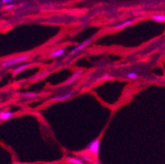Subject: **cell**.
<instances>
[{"mask_svg":"<svg viewBox=\"0 0 165 164\" xmlns=\"http://www.w3.org/2000/svg\"><path fill=\"white\" fill-rule=\"evenodd\" d=\"M92 41V39H86V41H84L82 43H81V44H79V45H77L76 48H74L71 51V52L69 53V54H68V57L70 56H72V55H74L75 53H78L79 51H81V49H83V48H85L86 47H87L90 43H91V42Z\"/></svg>","mask_w":165,"mask_h":164,"instance_id":"3","label":"cell"},{"mask_svg":"<svg viewBox=\"0 0 165 164\" xmlns=\"http://www.w3.org/2000/svg\"><path fill=\"white\" fill-rule=\"evenodd\" d=\"M104 80H113V76H109V75H107V76H105L104 77Z\"/></svg>","mask_w":165,"mask_h":164,"instance_id":"16","label":"cell"},{"mask_svg":"<svg viewBox=\"0 0 165 164\" xmlns=\"http://www.w3.org/2000/svg\"><path fill=\"white\" fill-rule=\"evenodd\" d=\"M67 161L72 164H84V161L78 158H73V157H70L67 158Z\"/></svg>","mask_w":165,"mask_h":164,"instance_id":"7","label":"cell"},{"mask_svg":"<svg viewBox=\"0 0 165 164\" xmlns=\"http://www.w3.org/2000/svg\"><path fill=\"white\" fill-rule=\"evenodd\" d=\"M83 73V71L82 70H78V71H77L75 73H74V75L72 76V77L70 78V79H68L67 81H66V83H64V85H70V84H72V83H73V82H75L77 79H78L79 77H80V76H81V74Z\"/></svg>","mask_w":165,"mask_h":164,"instance_id":"5","label":"cell"},{"mask_svg":"<svg viewBox=\"0 0 165 164\" xmlns=\"http://www.w3.org/2000/svg\"><path fill=\"white\" fill-rule=\"evenodd\" d=\"M14 0H1V4H11Z\"/></svg>","mask_w":165,"mask_h":164,"instance_id":"15","label":"cell"},{"mask_svg":"<svg viewBox=\"0 0 165 164\" xmlns=\"http://www.w3.org/2000/svg\"><path fill=\"white\" fill-rule=\"evenodd\" d=\"M72 95V92H68L65 95H61L59 96H56L53 99H52L53 102H61V101H66L70 99Z\"/></svg>","mask_w":165,"mask_h":164,"instance_id":"4","label":"cell"},{"mask_svg":"<svg viewBox=\"0 0 165 164\" xmlns=\"http://www.w3.org/2000/svg\"><path fill=\"white\" fill-rule=\"evenodd\" d=\"M152 18L158 22H165V16L164 15H154Z\"/></svg>","mask_w":165,"mask_h":164,"instance_id":"11","label":"cell"},{"mask_svg":"<svg viewBox=\"0 0 165 164\" xmlns=\"http://www.w3.org/2000/svg\"><path fill=\"white\" fill-rule=\"evenodd\" d=\"M132 23H133V21H126V22H124L123 23H122V24H120L119 26H117V27H116V29H117V30H122V29H124V28H126L127 26L131 25Z\"/></svg>","mask_w":165,"mask_h":164,"instance_id":"9","label":"cell"},{"mask_svg":"<svg viewBox=\"0 0 165 164\" xmlns=\"http://www.w3.org/2000/svg\"><path fill=\"white\" fill-rule=\"evenodd\" d=\"M29 67H30L29 64H23L22 66H20V67H18L17 69L14 70V75H18L20 72H22V71H24L25 69H27Z\"/></svg>","mask_w":165,"mask_h":164,"instance_id":"8","label":"cell"},{"mask_svg":"<svg viewBox=\"0 0 165 164\" xmlns=\"http://www.w3.org/2000/svg\"><path fill=\"white\" fill-rule=\"evenodd\" d=\"M100 139H95L92 142H91L86 146V149L91 153L93 155L97 156L99 155V152H100Z\"/></svg>","mask_w":165,"mask_h":164,"instance_id":"1","label":"cell"},{"mask_svg":"<svg viewBox=\"0 0 165 164\" xmlns=\"http://www.w3.org/2000/svg\"><path fill=\"white\" fill-rule=\"evenodd\" d=\"M81 159H82L83 161H86L87 163H92V162H93L92 158L89 155V154H83V155L81 156Z\"/></svg>","mask_w":165,"mask_h":164,"instance_id":"13","label":"cell"},{"mask_svg":"<svg viewBox=\"0 0 165 164\" xmlns=\"http://www.w3.org/2000/svg\"><path fill=\"white\" fill-rule=\"evenodd\" d=\"M14 8V6L13 5H8V6H6L4 8L6 9V10H8V9H12Z\"/></svg>","mask_w":165,"mask_h":164,"instance_id":"17","label":"cell"},{"mask_svg":"<svg viewBox=\"0 0 165 164\" xmlns=\"http://www.w3.org/2000/svg\"><path fill=\"white\" fill-rule=\"evenodd\" d=\"M28 58H29V57L28 56L18 57H15V58H13V59H10V60L6 61L4 62H3L2 66L4 67H10V66L18 64V63H20V62H25V61L27 60Z\"/></svg>","mask_w":165,"mask_h":164,"instance_id":"2","label":"cell"},{"mask_svg":"<svg viewBox=\"0 0 165 164\" xmlns=\"http://www.w3.org/2000/svg\"><path fill=\"white\" fill-rule=\"evenodd\" d=\"M138 76H139L138 74L135 72V71H129V72L126 73V77L129 78L131 80H135V79L138 78Z\"/></svg>","mask_w":165,"mask_h":164,"instance_id":"12","label":"cell"},{"mask_svg":"<svg viewBox=\"0 0 165 164\" xmlns=\"http://www.w3.org/2000/svg\"><path fill=\"white\" fill-rule=\"evenodd\" d=\"M23 96L26 97V98H30V99H31V98H35V97H37L38 95L35 94V93H26V94L23 95Z\"/></svg>","mask_w":165,"mask_h":164,"instance_id":"14","label":"cell"},{"mask_svg":"<svg viewBox=\"0 0 165 164\" xmlns=\"http://www.w3.org/2000/svg\"><path fill=\"white\" fill-rule=\"evenodd\" d=\"M66 49L65 48H59V49H57V50H54L53 52H52L50 53V57H61L62 54H64Z\"/></svg>","mask_w":165,"mask_h":164,"instance_id":"6","label":"cell"},{"mask_svg":"<svg viewBox=\"0 0 165 164\" xmlns=\"http://www.w3.org/2000/svg\"><path fill=\"white\" fill-rule=\"evenodd\" d=\"M13 116V113L10 112H3L0 113V119L1 120H7Z\"/></svg>","mask_w":165,"mask_h":164,"instance_id":"10","label":"cell"}]
</instances>
